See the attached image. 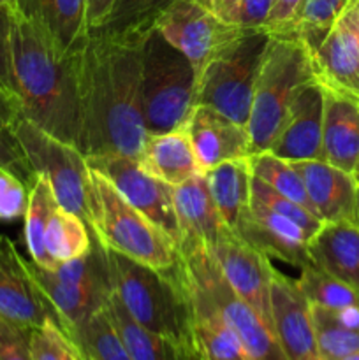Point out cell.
<instances>
[{"label": "cell", "instance_id": "6da1fadb", "mask_svg": "<svg viewBox=\"0 0 359 360\" xmlns=\"http://www.w3.org/2000/svg\"><path fill=\"white\" fill-rule=\"evenodd\" d=\"M150 32L120 35L90 32L87 44L77 53V150L84 157L141 158L148 137L141 108V56Z\"/></svg>", "mask_w": 359, "mask_h": 360}, {"label": "cell", "instance_id": "7a4b0ae2", "mask_svg": "<svg viewBox=\"0 0 359 360\" xmlns=\"http://www.w3.org/2000/svg\"><path fill=\"white\" fill-rule=\"evenodd\" d=\"M77 53H58L39 28L14 11L11 69L20 116L76 148L80 136Z\"/></svg>", "mask_w": 359, "mask_h": 360}, {"label": "cell", "instance_id": "3957f363", "mask_svg": "<svg viewBox=\"0 0 359 360\" xmlns=\"http://www.w3.org/2000/svg\"><path fill=\"white\" fill-rule=\"evenodd\" d=\"M113 292L144 329L194 347L192 309L176 264L158 271L106 248Z\"/></svg>", "mask_w": 359, "mask_h": 360}, {"label": "cell", "instance_id": "277c9868", "mask_svg": "<svg viewBox=\"0 0 359 360\" xmlns=\"http://www.w3.org/2000/svg\"><path fill=\"white\" fill-rule=\"evenodd\" d=\"M313 79L317 77L312 53L301 39L289 32H270L246 122L252 155L270 150L294 95Z\"/></svg>", "mask_w": 359, "mask_h": 360}, {"label": "cell", "instance_id": "5b68a950", "mask_svg": "<svg viewBox=\"0 0 359 360\" xmlns=\"http://www.w3.org/2000/svg\"><path fill=\"white\" fill-rule=\"evenodd\" d=\"M196 67L153 28L141 56V108L148 136L182 129L196 105Z\"/></svg>", "mask_w": 359, "mask_h": 360}, {"label": "cell", "instance_id": "8992f818", "mask_svg": "<svg viewBox=\"0 0 359 360\" xmlns=\"http://www.w3.org/2000/svg\"><path fill=\"white\" fill-rule=\"evenodd\" d=\"M92 234L104 248L158 271L178 262V245L134 210L102 174L90 169Z\"/></svg>", "mask_w": 359, "mask_h": 360}, {"label": "cell", "instance_id": "52a82bcc", "mask_svg": "<svg viewBox=\"0 0 359 360\" xmlns=\"http://www.w3.org/2000/svg\"><path fill=\"white\" fill-rule=\"evenodd\" d=\"M267 42L266 28H243L218 49L197 72L196 105H208L246 127Z\"/></svg>", "mask_w": 359, "mask_h": 360}, {"label": "cell", "instance_id": "ba28073f", "mask_svg": "<svg viewBox=\"0 0 359 360\" xmlns=\"http://www.w3.org/2000/svg\"><path fill=\"white\" fill-rule=\"evenodd\" d=\"M28 267L63 330L81 326L106 308L113 294L108 252L95 236L90 250L77 259L56 267H42L28 260Z\"/></svg>", "mask_w": 359, "mask_h": 360}, {"label": "cell", "instance_id": "9c48e42d", "mask_svg": "<svg viewBox=\"0 0 359 360\" xmlns=\"http://www.w3.org/2000/svg\"><path fill=\"white\" fill-rule=\"evenodd\" d=\"M11 129L16 134L35 174L49 183L56 202L80 217L92 232V176L87 157L74 144L56 139L21 116Z\"/></svg>", "mask_w": 359, "mask_h": 360}, {"label": "cell", "instance_id": "30bf717a", "mask_svg": "<svg viewBox=\"0 0 359 360\" xmlns=\"http://www.w3.org/2000/svg\"><path fill=\"white\" fill-rule=\"evenodd\" d=\"M25 243L32 262L56 267L87 253L94 234L80 217L56 202L49 183L39 176L25 213Z\"/></svg>", "mask_w": 359, "mask_h": 360}, {"label": "cell", "instance_id": "8fae6325", "mask_svg": "<svg viewBox=\"0 0 359 360\" xmlns=\"http://www.w3.org/2000/svg\"><path fill=\"white\" fill-rule=\"evenodd\" d=\"M178 259L213 297L238 336L248 360H287L273 330L225 281L203 245L180 246Z\"/></svg>", "mask_w": 359, "mask_h": 360}, {"label": "cell", "instance_id": "7c38bea8", "mask_svg": "<svg viewBox=\"0 0 359 360\" xmlns=\"http://www.w3.org/2000/svg\"><path fill=\"white\" fill-rule=\"evenodd\" d=\"M88 167L104 176L116 192L143 217L180 246V227L176 220L172 185L162 181L141 167L134 158L123 155L87 157Z\"/></svg>", "mask_w": 359, "mask_h": 360}, {"label": "cell", "instance_id": "4fadbf2b", "mask_svg": "<svg viewBox=\"0 0 359 360\" xmlns=\"http://www.w3.org/2000/svg\"><path fill=\"white\" fill-rule=\"evenodd\" d=\"M155 28L192 62L197 72L243 30L218 20L197 0H175L158 16Z\"/></svg>", "mask_w": 359, "mask_h": 360}, {"label": "cell", "instance_id": "5bb4252c", "mask_svg": "<svg viewBox=\"0 0 359 360\" xmlns=\"http://www.w3.org/2000/svg\"><path fill=\"white\" fill-rule=\"evenodd\" d=\"M206 250L232 290L273 330L270 288L275 267L271 266L270 257L253 248L231 229Z\"/></svg>", "mask_w": 359, "mask_h": 360}, {"label": "cell", "instance_id": "9a60e30c", "mask_svg": "<svg viewBox=\"0 0 359 360\" xmlns=\"http://www.w3.org/2000/svg\"><path fill=\"white\" fill-rule=\"evenodd\" d=\"M312 58L324 88L359 101V0H348Z\"/></svg>", "mask_w": 359, "mask_h": 360}, {"label": "cell", "instance_id": "2e32d148", "mask_svg": "<svg viewBox=\"0 0 359 360\" xmlns=\"http://www.w3.org/2000/svg\"><path fill=\"white\" fill-rule=\"evenodd\" d=\"M0 316L28 330L49 319L58 320L32 276L28 260L7 236H0Z\"/></svg>", "mask_w": 359, "mask_h": 360}, {"label": "cell", "instance_id": "e0dca14e", "mask_svg": "<svg viewBox=\"0 0 359 360\" xmlns=\"http://www.w3.org/2000/svg\"><path fill=\"white\" fill-rule=\"evenodd\" d=\"M324 86L317 79L298 90L270 153L287 162L322 160Z\"/></svg>", "mask_w": 359, "mask_h": 360}, {"label": "cell", "instance_id": "ac0fdd59", "mask_svg": "<svg viewBox=\"0 0 359 360\" xmlns=\"http://www.w3.org/2000/svg\"><path fill=\"white\" fill-rule=\"evenodd\" d=\"M270 302L273 334L287 360L319 357L310 302L299 292L296 281L278 269H275L271 278Z\"/></svg>", "mask_w": 359, "mask_h": 360}, {"label": "cell", "instance_id": "d6986e66", "mask_svg": "<svg viewBox=\"0 0 359 360\" xmlns=\"http://www.w3.org/2000/svg\"><path fill=\"white\" fill-rule=\"evenodd\" d=\"M176 269L189 294L194 348L199 360H248L238 336L206 288L180 259Z\"/></svg>", "mask_w": 359, "mask_h": 360}, {"label": "cell", "instance_id": "ffe728a7", "mask_svg": "<svg viewBox=\"0 0 359 360\" xmlns=\"http://www.w3.org/2000/svg\"><path fill=\"white\" fill-rule=\"evenodd\" d=\"M236 234L270 259H278L298 269L312 264L308 253L312 234L259 202H250V211L238 225Z\"/></svg>", "mask_w": 359, "mask_h": 360}, {"label": "cell", "instance_id": "44dd1931", "mask_svg": "<svg viewBox=\"0 0 359 360\" xmlns=\"http://www.w3.org/2000/svg\"><path fill=\"white\" fill-rule=\"evenodd\" d=\"M183 129L204 172L224 162L252 155L246 127L208 105H194Z\"/></svg>", "mask_w": 359, "mask_h": 360}, {"label": "cell", "instance_id": "7402d4cb", "mask_svg": "<svg viewBox=\"0 0 359 360\" xmlns=\"http://www.w3.org/2000/svg\"><path fill=\"white\" fill-rule=\"evenodd\" d=\"M301 176L317 217L322 221H355L358 181L354 174L324 160L291 162Z\"/></svg>", "mask_w": 359, "mask_h": 360}, {"label": "cell", "instance_id": "603a6c76", "mask_svg": "<svg viewBox=\"0 0 359 360\" xmlns=\"http://www.w3.org/2000/svg\"><path fill=\"white\" fill-rule=\"evenodd\" d=\"M14 11L39 28L62 55H76L87 44V0H16Z\"/></svg>", "mask_w": 359, "mask_h": 360}, {"label": "cell", "instance_id": "cb8c5ba5", "mask_svg": "<svg viewBox=\"0 0 359 360\" xmlns=\"http://www.w3.org/2000/svg\"><path fill=\"white\" fill-rule=\"evenodd\" d=\"M172 195L182 236L180 246L203 245L210 248L229 229L215 206L204 174L172 186Z\"/></svg>", "mask_w": 359, "mask_h": 360}, {"label": "cell", "instance_id": "d4e9b609", "mask_svg": "<svg viewBox=\"0 0 359 360\" xmlns=\"http://www.w3.org/2000/svg\"><path fill=\"white\" fill-rule=\"evenodd\" d=\"M322 160L354 174L359 160V101L324 88Z\"/></svg>", "mask_w": 359, "mask_h": 360}, {"label": "cell", "instance_id": "484cf974", "mask_svg": "<svg viewBox=\"0 0 359 360\" xmlns=\"http://www.w3.org/2000/svg\"><path fill=\"white\" fill-rule=\"evenodd\" d=\"M312 262L336 280L359 290V225L324 221L308 241Z\"/></svg>", "mask_w": 359, "mask_h": 360}, {"label": "cell", "instance_id": "4316f807", "mask_svg": "<svg viewBox=\"0 0 359 360\" xmlns=\"http://www.w3.org/2000/svg\"><path fill=\"white\" fill-rule=\"evenodd\" d=\"M137 162L144 171L172 186L204 174L183 127L171 132L150 134Z\"/></svg>", "mask_w": 359, "mask_h": 360}, {"label": "cell", "instance_id": "83f0119b", "mask_svg": "<svg viewBox=\"0 0 359 360\" xmlns=\"http://www.w3.org/2000/svg\"><path fill=\"white\" fill-rule=\"evenodd\" d=\"M213 202L231 231L236 232L238 225L250 211L252 202V165L250 157L224 162L204 172Z\"/></svg>", "mask_w": 359, "mask_h": 360}, {"label": "cell", "instance_id": "f1b7e54d", "mask_svg": "<svg viewBox=\"0 0 359 360\" xmlns=\"http://www.w3.org/2000/svg\"><path fill=\"white\" fill-rule=\"evenodd\" d=\"M106 309L132 360H199L194 347L178 343L141 327L125 311L115 292L109 297Z\"/></svg>", "mask_w": 359, "mask_h": 360}, {"label": "cell", "instance_id": "f546056e", "mask_svg": "<svg viewBox=\"0 0 359 360\" xmlns=\"http://www.w3.org/2000/svg\"><path fill=\"white\" fill-rule=\"evenodd\" d=\"M65 333L76 345L81 360H132L106 308Z\"/></svg>", "mask_w": 359, "mask_h": 360}, {"label": "cell", "instance_id": "4dcf8cb0", "mask_svg": "<svg viewBox=\"0 0 359 360\" xmlns=\"http://www.w3.org/2000/svg\"><path fill=\"white\" fill-rule=\"evenodd\" d=\"M347 2L348 0H301L291 21L275 32L294 34L313 55L336 23Z\"/></svg>", "mask_w": 359, "mask_h": 360}, {"label": "cell", "instance_id": "1f68e13d", "mask_svg": "<svg viewBox=\"0 0 359 360\" xmlns=\"http://www.w3.org/2000/svg\"><path fill=\"white\" fill-rule=\"evenodd\" d=\"M175 0H115L111 11L94 34H146Z\"/></svg>", "mask_w": 359, "mask_h": 360}, {"label": "cell", "instance_id": "d6a6232c", "mask_svg": "<svg viewBox=\"0 0 359 360\" xmlns=\"http://www.w3.org/2000/svg\"><path fill=\"white\" fill-rule=\"evenodd\" d=\"M250 165H252L253 178L260 179L270 188H273L275 192L294 200L296 204H299V206H303L317 217L315 207H313L308 192L305 188V183H303L298 171L292 167L291 162L282 160V158L275 157L270 151H263V153L250 157Z\"/></svg>", "mask_w": 359, "mask_h": 360}, {"label": "cell", "instance_id": "836d02e7", "mask_svg": "<svg viewBox=\"0 0 359 360\" xmlns=\"http://www.w3.org/2000/svg\"><path fill=\"white\" fill-rule=\"evenodd\" d=\"M296 285H298L299 292L305 295L306 301L313 306L327 309L359 306V290L333 278L313 262L299 269V278L296 280Z\"/></svg>", "mask_w": 359, "mask_h": 360}, {"label": "cell", "instance_id": "e575fe53", "mask_svg": "<svg viewBox=\"0 0 359 360\" xmlns=\"http://www.w3.org/2000/svg\"><path fill=\"white\" fill-rule=\"evenodd\" d=\"M313 330H315L317 354L320 360H341L359 352V333L344 329L331 322L319 306L310 304Z\"/></svg>", "mask_w": 359, "mask_h": 360}, {"label": "cell", "instance_id": "d590c367", "mask_svg": "<svg viewBox=\"0 0 359 360\" xmlns=\"http://www.w3.org/2000/svg\"><path fill=\"white\" fill-rule=\"evenodd\" d=\"M32 360H81L76 345L56 319L30 329Z\"/></svg>", "mask_w": 359, "mask_h": 360}, {"label": "cell", "instance_id": "8d00e7d4", "mask_svg": "<svg viewBox=\"0 0 359 360\" xmlns=\"http://www.w3.org/2000/svg\"><path fill=\"white\" fill-rule=\"evenodd\" d=\"M252 200L253 202L263 204V206H266L267 210L275 211V213L282 214V217L289 218V220L298 224L299 227H303L312 236L315 234V232L320 229V225L324 224L320 218H317L315 214L310 213L308 210H305L303 206L296 204L294 200L280 195V193L275 192L273 188H270L266 183H263L257 178L252 179Z\"/></svg>", "mask_w": 359, "mask_h": 360}, {"label": "cell", "instance_id": "74e56055", "mask_svg": "<svg viewBox=\"0 0 359 360\" xmlns=\"http://www.w3.org/2000/svg\"><path fill=\"white\" fill-rule=\"evenodd\" d=\"M0 171L13 174L28 188H32L39 178L28 162L14 130L2 125H0Z\"/></svg>", "mask_w": 359, "mask_h": 360}, {"label": "cell", "instance_id": "f35d334b", "mask_svg": "<svg viewBox=\"0 0 359 360\" xmlns=\"http://www.w3.org/2000/svg\"><path fill=\"white\" fill-rule=\"evenodd\" d=\"M30 188L9 172L0 171V221L25 218Z\"/></svg>", "mask_w": 359, "mask_h": 360}, {"label": "cell", "instance_id": "ab89813d", "mask_svg": "<svg viewBox=\"0 0 359 360\" xmlns=\"http://www.w3.org/2000/svg\"><path fill=\"white\" fill-rule=\"evenodd\" d=\"M0 360H32L30 330L0 316Z\"/></svg>", "mask_w": 359, "mask_h": 360}, {"label": "cell", "instance_id": "60d3db41", "mask_svg": "<svg viewBox=\"0 0 359 360\" xmlns=\"http://www.w3.org/2000/svg\"><path fill=\"white\" fill-rule=\"evenodd\" d=\"M13 9L0 6V84L14 97L13 69H11V30H13Z\"/></svg>", "mask_w": 359, "mask_h": 360}, {"label": "cell", "instance_id": "b9f144b4", "mask_svg": "<svg viewBox=\"0 0 359 360\" xmlns=\"http://www.w3.org/2000/svg\"><path fill=\"white\" fill-rule=\"evenodd\" d=\"M273 0H241L234 25L241 28H266Z\"/></svg>", "mask_w": 359, "mask_h": 360}, {"label": "cell", "instance_id": "7bdbcfd3", "mask_svg": "<svg viewBox=\"0 0 359 360\" xmlns=\"http://www.w3.org/2000/svg\"><path fill=\"white\" fill-rule=\"evenodd\" d=\"M299 4H301V0H273V7H271L270 18H267L266 30L275 32L284 28L291 21V18L294 16Z\"/></svg>", "mask_w": 359, "mask_h": 360}, {"label": "cell", "instance_id": "ee69618b", "mask_svg": "<svg viewBox=\"0 0 359 360\" xmlns=\"http://www.w3.org/2000/svg\"><path fill=\"white\" fill-rule=\"evenodd\" d=\"M322 309L324 315H326L331 322L336 323V326L348 330H354V333H359V306H347V308L340 309Z\"/></svg>", "mask_w": 359, "mask_h": 360}, {"label": "cell", "instance_id": "f6af8a7d", "mask_svg": "<svg viewBox=\"0 0 359 360\" xmlns=\"http://www.w3.org/2000/svg\"><path fill=\"white\" fill-rule=\"evenodd\" d=\"M197 2L206 7L210 13H213L218 20L225 21L229 25H234L241 0H197Z\"/></svg>", "mask_w": 359, "mask_h": 360}, {"label": "cell", "instance_id": "bcb514c9", "mask_svg": "<svg viewBox=\"0 0 359 360\" xmlns=\"http://www.w3.org/2000/svg\"><path fill=\"white\" fill-rule=\"evenodd\" d=\"M113 4H115V0H87L88 32L101 27L102 21L106 20V16H108L109 11H111Z\"/></svg>", "mask_w": 359, "mask_h": 360}, {"label": "cell", "instance_id": "7dc6e473", "mask_svg": "<svg viewBox=\"0 0 359 360\" xmlns=\"http://www.w3.org/2000/svg\"><path fill=\"white\" fill-rule=\"evenodd\" d=\"M20 118V105L18 101L0 84V125L13 127V123Z\"/></svg>", "mask_w": 359, "mask_h": 360}, {"label": "cell", "instance_id": "c3c4849f", "mask_svg": "<svg viewBox=\"0 0 359 360\" xmlns=\"http://www.w3.org/2000/svg\"><path fill=\"white\" fill-rule=\"evenodd\" d=\"M0 6L9 7V9H16V0H0Z\"/></svg>", "mask_w": 359, "mask_h": 360}, {"label": "cell", "instance_id": "681fc988", "mask_svg": "<svg viewBox=\"0 0 359 360\" xmlns=\"http://www.w3.org/2000/svg\"><path fill=\"white\" fill-rule=\"evenodd\" d=\"M355 224L359 225V185H358V210H355Z\"/></svg>", "mask_w": 359, "mask_h": 360}, {"label": "cell", "instance_id": "f907efd6", "mask_svg": "<svg viewBox=\"0 0 359 360\" xmlns=\"http://www.w3.org/2000/svg\"><path fill=\"white\" fill-rule=\"evenodd\" d=\"M341 360H359V352H358V354L348 355V357H345V359H341Z\"/></svg>", "mask_w": 359, "mask_h": 360}, {"label": "cell", "instance_id": "816d5d0a", "mask_svg": "<svg viewBox=\"0 0 359 360\" xmlns=\"http://www.w3.org/2000/svg\"><path fill=\"white\" fill-rule=\"evenodd\" d=\"M354 178H355V181H358V185H359V160H358V165H355V171H354Z\"/></svg>", "mask_w": 359, "mask_h": 360}, {"label": "cell", "instance_id": "f5cc1de1", "mask_svg": "<svg viewBox=\"0 0 359 360\" xmlns=\"http://www.w3.org/2000/svg\"><path fill=\"white\" fill-rule=\"evenodd\" d=\"M80 359H81V357H80Z\"/></svg>", "mask_w": 359, "mask_h": 360}]
</instances>
